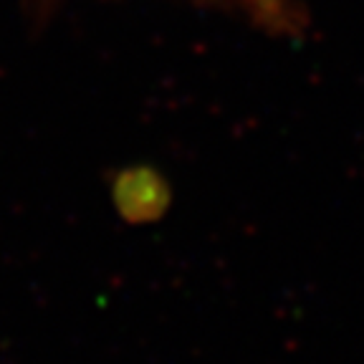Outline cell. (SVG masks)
<instances>
[{
	"instance_id": "6da1fadb",
	"label": "cell",
	"mask_w": 364,
	"mask_h": 364,
	"mask_svg": "<svg viewBox=\"0 0 364 364\" xmlns=\"http://www.w3.org/2000/svg\"><path fill=\"white\" fill-rule=\"evenodd\" d=\"M240 3H245V6L250 8L253 13H258V16L268 18V21H281L284 16V8H281V0H240Z\"/></svg>"
}]
</instances>
